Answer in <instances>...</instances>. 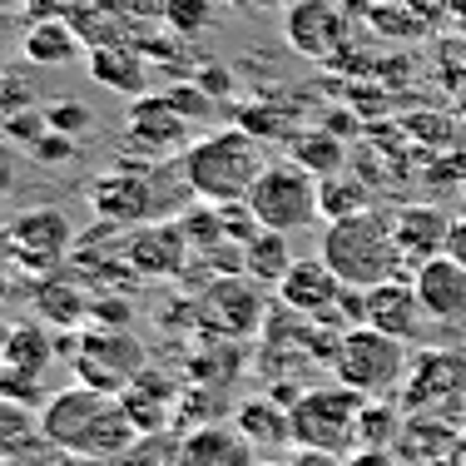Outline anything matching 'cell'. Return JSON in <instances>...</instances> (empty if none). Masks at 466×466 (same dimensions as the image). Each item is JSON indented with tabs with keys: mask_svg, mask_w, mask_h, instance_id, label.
<instances>
[{
	"mask_svg": "<svg viewBox=\"0 0 466 466\" xmlns=\"http://www.w3.org/2000/svg\"><path fill=\"white\" fill-rule=\"evenodd\" d=\"M451 412H457V417H461V421H466V392H461V397H457V407H451Z\"/></svg>",
	"mask_w": 466,
	"mask_h": 466,
	"instance_id": "obj_45",
	"label": "cell"
},
{
	"mask_svg": "<svg viewBox=\"0 0 466 466\" xmlns=\"http://www.w3.org/2000/svg\"><path fill=\"white\" fill-rule=\"evenodd\" d=\"M248 208L258 214V224L273 228V233H298V228L323 218V208H318V179L293 159H273L268 169L258 174V184H253V194H248Z\"/></svg>",
	"mask_w": 466,
	"mask_h": 466,
	"instance_id": "obj_7",
	"label": "cell"
},
{
	"mask_svg": "<svg viewBox=\"0 0 466 466\" xmlns=\"http://www.w3.org/2000/svg\"><path fill=\"white\" fill-rule=\"evenodd\" d=\"M40 427H46V441L55 451L90 466L119 461L139 441V427L125 412V402L115 392H99V387H85V382L55 392L40 407Z\"/></svg>",
	"mask_w": 466,
	"mask_h": 466,
	"instance_id": "obj_1",
	"label": "cell"
},
{
	"mask_svg": "<svg viewBox=\"0 0 466 466\" xmlns=\"http://www.w3.org/2000/svg\"><path fill=\"white\" fill-rule=\"evenodd\" d=\"M40 135H50V119H46V109H20V115H5V139L10 144H35Z\"/></svg>",
	"mask_w": 466,
	"mask_h": 466,
	"instance_id": "obj_36",
	"label": "cell"
},
{
	"mask_svg": "<svg viewBox=\"0 0 466 466\" xmlns=\"http://www.w3.org/2000/svg\"><path fill=\"white\" fill-rule=\"evenodd\" d=\"M179 397L184 392H179V382H174V377L144 368L135 382L119 392V402H125V412L135 417L139 437H154V431H164L174 417H179Z\"/></svg>",
	"mask_w": 466,
	"mask_h": 466,
	"instance_id": "obj_19",
	"label": "cell"
},
{
	"mask_svg": "<svg viewBox=\"0 0 466 466\" xmlns=\"http://www.w3.org/2000/svg\"><path fill=\"white\" fill-rule=\"evenodd\" d=\"M461 194H466V184H461Z\"/></svg>",
	"mask_w": 466,
	"mask_h": 466,
	"instance_id": "obj_48",
	"label": "cell"
},
{
	"mask_svg": "<svg viewBox=\"0 0 466 466\" xmlns=\"http://www.w3.org/2000/svg\"><path fill=\"white\" fill-rule=\"evenodd\" d=\"M125 263L139 279H184L194 263V243L179 218H154L125 233Z\"/></svg>",
	"mask_w": 466,
	"mask_h": 466,
	"instance_id": "obj_12",
	"label": "cell"
},
{
	"mask_svg": "<svg viewBox=\"0 0 466 466\" xmlns=\"http://www.w3.org/2000/svg\"><path fill=\"white\" fill-rule=\"evenodd\" d=\"M164 159H144V164H119V169L99 174L90 184V208L99 214V224H115V228H139L154 224V218H169L174 208L184 204L188 184H164Z\"/></svg>",
	"mask_w": 466,
	"mask_h": 466,
	"instance_id": "obj_4",
	"label": "cell"
},
{
	"mask_svg": "<svg viewBox=\"0 0 466 466\" xmlns=\"http://www.w3.org/2000/svg\"><path fill=\"white\" fill-rule=\"evenodd\" d=\"M30 99H35V90H30V80H20V70L0 75V119L30 109Z\"/></svg>",
	"mask_w": 466,
	"mask_h": 466,
	"instance_id": "obj_38",
	"label": "cell"
},
{
	"mask_svg": "<svg viewBox=\"0 0 466 466\" xmlns=\"http://www.w3.org/2000/svg\"><path fill=\"white\" fill-rule=\"evenodd\" d=\"M293 164H303L313 179H332L348 164V144L332 129H308V135H293Z\"/></svg>",
	"mask_w": 466,
	"mask_h": 466,
	"instance_id": "obj_29",
	"label": "cell"
},
{
	"mask_svg": "<svg viewBox=\"0 0 466 466\" xmlns=\"http://www.w3.org/2000/svg\"><path fill=\"white\" fill-rule=\"evenodd\" d=\"M258 466H288V461H258Z\"/></svg>",
	"mask_w": 466,
	"mask_h": 466,
	"instance_id": "obj_47",
	"label": "cell"
},
{
	"mask_svg": "<svg viewBox=\"0 0 466 466\" xmlns=\"http://www.w3.org/2000/svg\"><path fill=\"white\" fill-rule=\"evenodd\" d=\"M288 466H348V457H332V451H303L298 447V457Z\"/></svg>",
	"mask_w": 466,
	"mask_h": 466,
	"instance_id": "obj_42",
	"label": "cell"
},
{
	"mask_svg": "<svg viewBox=\"0 0 466 466\" xmlns=\"http://www.w3.org/2000/svg\"><path fill=\"white\" fill-rule=\"evenodd\" d=\"M268 164H273L268 144L258 135H248L243 125L198 135L179 154V174H184L188 194L204 198V204H238V198H248Z\"/></svg>",
	"mask_w": 466,
	"mask_h": 466,
	"instance_id": "obj_2",
	"label": "cell"
},
{
	"mask_svg": "<svg viewBox=\"0 0 466 466\" xmlns=\"http://www.w3.org/2000/svg\"><path fill=\"white\" fill-rule=\"evenodd\" d=\"M30 298H35V313L46 318V323H60V328L90 318V303H95V298L85 293L80 273H70V268L40 273V283H35V293H30Z\"/></svg>",
	"mask_w": 466,
	"mask_h": 466,
	"instance_id": "obj_23",
	"label": "cell"
},
{
	"mask_svg": "<svg viewBox=\"0 0 466 466\" xmlns=\"http://www.w3.org/2000/svg\"><path fill=\"white\" fill-rule=\"evenodd\" d=\"M273 293H279V303L288 308V313H303L308 323H328V328L348 332V323H342V313H338L342 279L328 268L323 258H298L293 268L283 273V283L273 288Z\"/></svg>",
	"mask_w": 466,
	"mask_h": 466,
	"instance_id": "obj_14",
	"label": "cell"
},
{
	"mask_svg": "<svg viewBox=\"0 0 466 466\" xmlns=\"http://www.w3.org/2000/svg\"><path fill=\"white\" fill-rule=\"evenodd\" d=\"M159 20L179 40H198L218 20V5L214 0H159Z\"/></svg>",
	"mask_w": 466,
	"mask_h": 466,
	"instance_id": "obj_32",
	"label": "cell"
},
{
	"mask_svg": "<svg viewBox=\"0 0 466 466\" xmlns=\"http://www.w3.org/2000/svg\"><path fill=\"white\" fill-rule=\"evenodd\" d=\"M15 184H20V164H15V154H10V144L0 139V198L15 194Z\"/></svg>",
	"mask_w": 466,
	"mask_h": 466,
	"instance_id": "obj_40",
	"label": "cell"
},
{
	"mask_svg": "<svg viewBox=\"0 0 466 466\" xmlns=\"http://www.w3.org/2000/svg\"><path fill=\"white\" fill-rule=\"evenodd\" d=\"M318 208H323L328 224H338V218H352L362 208H372V194L352 174H332V179H318Z\"/></svg>",
	"mask_w": 466,
	"mask_h": 466,
	"instance_id": "obj_30",
	"label": "cell"
},
{
	"mask_svg": "<svg viewBox=\"0 0 466 466\" xmlns=\"http://www.w3.org/2000/svg\"><path fill=\"white\" fill-rule=\"evenodd\" d=\"M5 298H10V268L0 263V308H5Z\"/></svg>",
	"mask_w": 466,
	"mask_h": 466,
	"instance_id": "obj_43",
	"label": "cell"
},
{
	"mask_svg": "<svg viewBox=\"0 0 466 466\" xmlns=\"http://www.w3.org/2000/svg\"><path fill=\"white\" fill-rule=\"evenodd\" d=\"M283 35L288 46L308 60H332L342 50V35H348V20L332 0H298L288 5V20H283Z\"/></svg>",
	"mask_w": 466,
	"mask_h": 466,
	"instance_id": "obj_15",
	"label": "cell"
},
{
	"mask_svg": "<svg viewBox=\"0 0 466 466\" xmlns=\"http://www.w3.org/2000/svg\"><path fill=\"white\" fill-rule=\"evenodd\" d=\"M402 129L412 139H427V149H437V144H451V135H457V115H441V109H417V115L402 119Z\"/></svg>",
	"mask_w": 466,
	"mask_h": 466,
	"instance_id": "obj_33",
	"label": "cell"
},
{
	"mask_svg": "<svg viewBox=\"0 0 466 466\" xmlns=\"http://www.w3.org/2000/svg\"><path fill=\"white\" fill-rule=\"evenodd\" d=\"M466 447L461 431H451L447 417L437 412H417L407 417L402 437H397V451H402L412 466H441V461H457V451Z\"/></svg>",
	"mask_w": 466,
	"mask_h": 466,
	"instance_id": "obj_20",
	"label": "cell"
},
{
	"mask_svg": "<svg viewBox=\"0 0 466 466\" xmlns=\"http://www.w3.org/2000/svg\"><path fill=\"white\" fill-rule=\"evenodd\" d=\"M55 352H60V342L46 332V323H10L5 342H0V362L25 372V377H40V382H46Z\"/></svg>",
	"mask_w": 466,
	"mask_h": 466,
	"instance_id": "obj_26",
	"label": "cell"
},
{
	"mask_svg": "<svg viewBox=\"0 0 466 466\" xmlns=\"http://www.w3.org/2000/svg\"><path fill=\"white\" fill-rule=\"evenodd\" d=\"M70 362L85 387H99V392H115V397L149 368L144 362V342L129 328H95V323L75 338Z\"/></svg>",
	"mask_w": 466,
	"mask_h": 466,
	"instance_id": "obj_8",
	"label": "cell"
},
{
	"mask_svg": "<svg viewBox=\"0 0 466 466\" xmlns=\"http://www.w3.org/2000/svg\"><path fill=\"white\" fill-rule=\"evenodd\" d=\"M293 248H288V233H273V228H263V233H253L248 243H243V273L248 279H258L263 288H279L283 283V273L293 268Z\"/></svg>",
	"mask_w": 466,
	"mask_h": 466,
	"instance_id": "obj_28",
	"label": "cell"
},
{
	"mask_svg": "<svg viewBox=\"0 0 466 466\" xmlns=\"http://www.w3.org/2000/svg\"><path fill=\"white\" fill-rule=\"evenodd\" d=\"M263 308H268L263 283L248 279V273H228V279L204 283L194 313H198V323H208L224 338H253L263 328Z\"/></svg>",
	"mask_w": 466,
	"mask_h": 466,
	"instance_id": "obj_10",
	"label": "cell"
},
{
	"mask_svg": "<svg viewBox=\"0 0 466 466\" xmlns=\"http://www.w3.org/2000/svg\"><path fill=\"white\" fill-rule=\"evenodd\" d=\"M318 258L338 273L342 288H362V293L407 273L402 248H397V233H392V218H387L382 208H362V214H352V218L328 224Z\"/></svg>",
	"mask_w": 466,
	"mask_h": 466,
	"instance_id": "obj_3",
	"label": "cell"
},
{
	"mask_svg": "<svg viewBox=\"0 0 466 466\" xmlns=\"http://www.w3.org/2000/svg\"><path fill=\"white\" fill-rule=\"evenodd\" d=\"M46 441V427H40V407L15 402V397H0V461H20L35 457Z\"/></svg>",
	"mask_w": 466,
	"mask_h": 466,
	"instance_id": "obj_27",
	"label": "cell"
},
{
	"mask_svg": "<svg viewBox=\"0 0 466 466\" xmlns=\"http://www.w3.org/2000/svg\"><path fill=\"white\" fill-rule=\"evenodd\" d=\"M80 30L70 25V20H35V25H25V35H20V55H25V65H35V70H55V65H70L80 60Z\"/></svg>",
	"mask_w": 466,
	"mask_h": 466,
	"instance_id": "obj_25",
	"label": "cell"
},
{
	"mask_svg": "<svg viewBox=\"0 0 466 466\" xmlns=\"http://www.w3.org/2000/svg\"><path fill=\"white\" fill-rule=\"evenodd\" d=\"M466 392V348H421L402 382V412H441Z\"/></svg>",
	"mask_w": 466,
	"mask_h": 466,
	"instance_id": "obj_9",
	"label": "cell"
},
{
	"mask_svg": "<svg viewBox=\"0 0 466 466\" xmlns=\"http://www.w3.org/2000/svg\"><path fill=\"white\" fill-rule=\"evenodd\" d=\"M348 466H412V461H407L397 447H358L348 457Z\"/></svg>",
	"mask_w": 466,
	"mask_h": 466,
	"instance_id": "obj_39",
	"label": "cell"
},
{
	"mask_svg": "<svg viewBox=\"0 0 466 466\" xmlns=\"http://www.w3.org/2000/svg\"><path fill=\"white\" fill-rule=\"evenodd\" d=\"M188 125L194 119L184 115V105L174 95H139V99H129L125 139H129V149H139V159H169V154H184L194 144Z\"/></svg>",
	"mask_w": 466,
	"mask_h": 466,
	"instance_id": "obj_11",
	"label": "cell"
},
{
	"mask_svg": "<svg viewBox=\"0 0 466 466\" xmlns=\"http://www.w3.org/2000/svg\"><path fill=\"white\" fill-rule=\"evenodd\" d=\"M184 466H258V451L238 427L208 421L184 437Z\"/></svg>",
	"mask_w": 466,
	"mask_h": 466,
	"instance_id": "obj_21",
	"label": "cell"
},
{
	"mask_svg": "<svg viewBox=\"0 0 466 466\" xmlns=\"http://www.w3.org/2000/svg\"><path fill=\"white\" fill-rule=\"evenodd\" d=\"M362 407H368V397L352 392V387H342V382L303 392L293 407H288V417H293V447L352 457V451L362 447V437H358Z\"/></svg>",
	"mask_w": 466,
	"mask_h": 466,
	"instance_id": "obj_5",
	"label": "cell"
},
{
	"mask_svg": "<svg viewBox=\"0 0 466 466\" xmlns=\"http://www.w3.org/2000/svg\"><path fill=\"white\" fill-rule=\"evenodd\" d=\"M30 154H35L40 164H70L75 154H80V139H70V135H40L35 144H30Z\"/></svg>",
	"mask_w": 466,
	"mask_h": 466,
	"instance_id": "obj_37",
	"label": "cell"
},
{
	"mask_svg": "<svg viewBox=\"0 0 466 466\" xmlns=\"http://www.w3.org/2000/svg\"><path fill=\"white\" fill-rule=\"evenodd\" d=\"M457 119H466V85L457 90Z\"/></svg>",
	"mask_w": 466,
	"mask_h": 466,
	"instance_id": "obj_44",
	"label": "cell"
},
{
	"mask_svg": "<svg viewBox=\"0 0 466 466\" xmlns=\"http://www.w3.org/2000/svg\"><path fill=\"white\" fill-rule=\"evenodd\" d=\"M407 372H412V348L377 328H348L342 332V348H338V362H332V377L342 387L362 397H392L402 392Z\"/></svg>",
	"mask_w": 466,
	"mask_h": 466,
	"instance_id": "obj_6",
	"label": "cell"
},
{
	"mask_svg": "<svg viewBox=\"0 0 466 466\" xmlns=\"http://www.w3.org/2000/svg\"><path fill=\"white\" fill-rule=\"evenodd\" d=\"M457 466H466V447H461V451H457Z\"/></svg>",
	"mask_w": 466,
	"mask_h": 466,
	"instance_id": "obj_46",
	"label": "cell"
},
{
	"mask_svg": "<svg viewBox=\"0 0 466 466\" xmlns=\"http://www.w3.org/2000/svg\"><path fill=\"white\" fill-rule=\"evenodd\" d=\"M90 323L95 328H129V323H135V303H129L125 293H95Z\"/></svg>",
	"mask_w": 466,
	"mask_h": 466,
	"instance_id": "obj_35",
	"label": "cell"
},
{
	"mask_svg": "<svg viewBox=\"0 0 466 466\" xmlns=\"http://www.w3.org/2000/svg\"><path fill=\"white\" fill-rule=\"evenodd\" d=\"M392 233H397V248H402L407 273H417L427 258H441V253H447L451 214H441L437 204H407V208L392 214Z\"/></svg>",
	"mask_w": 466,
	"mask_h": 466,
	"instance_id": "obj_17",
	"label": "cell"
},
{
	"mask_svg": "<svg viewBox=\"0 0 466 466\" xmlns=\"http://www.w3.org/2000/svg\"><path fill=\"white\" fill-rule=\"evenodd\" d=\"M46 119H50L55 135H70V139L90 135V125H95V115L80 105V99H55V105H46Z\"/></svg>",
	"mask_w": 466,
	"mask_h": 466,
	"instance_id": "obj_34",
	"label": "cell"
},
{
	"mask_svg": "<svg viewBox=\"0 0 466 466\" xmlns=\"http://www.w3.org/2000/svg\"><path fill=\"white\" fill-rule=\"evenodd\" d=\"M90 80L105 85V90L115 95H149V60L139 55V46H129V40H119V46H95L90 50Z\"/></svg>",
	"mask_w": 466,
	"mask_h": 466,
	"instance_id": "obj_22",
	"label": "cell"
},
{
	"mask_svg": "<svg viewBox=\"0 0 466 466\" xmlns=\"http://www.w3.org/2000/svg\"><path fill=\"white\" fill-rule=\"evenodd\" d=\"M402 427H407V412H402V407H392L387 397H368V407H362V417H358L362 447H397Z\"/></svg>",
	"mask_w": 466,
	"mask_h": 466,
	"instance_id": "obj_31",
	"label": "cell"
},
{
	"mask_svg": "<svg viewBox=\"0 0 466 466\" xmlns=\"http://www.w3.org/2000/svg\"><path fill=\"white\" fill-rule=\"evenodd\" d=\"M412 288L431 323H466V268L457 258H427L412 273Z\"/></svg>",
	"mask_w": 466,
	"mask_h": 466,
	"instance_id": "obj_18",
	"label": "cell"
},
{
	"mask_svg": "<svg viewBox=\"0 0 466 466\" xmlns=\"http://www.w3.org/2000/svg\"><path fill=\"white\" fill-rule=\"evenodd\" d=\"M233 427L253 441V451H268V457H279L283 447H293V417H288V407L273 402V397L243 402L238 412H233Z\"/></svg>",
	"mask_w": 466,
	"mask_h": 466,
	"instance_id": "obj_24",
	"label": "cell"
},
{
	"mask_svg": "<svg viewBox=\"0 0 466 466\" xmlns=\"http://www.w3.org/2000/svg\"><path fill=\"white\" fill-rule=\"evenodd\" d=\"M447 258H457L466 268V214L451 218V233H447Z\"/></svg>",
	"mask_w": 466,
	"mask_h": 466,
	"instance_id": "obj_41",
	"label": "cell"
},
{
	"mask_svg": "<svg viewBox=\"0 0 466 466\" xmlns=\"http://www.w3.org/2000/svg\"><path fill=\"white\" fill-rule=\"evenodd\" d=\"M427 308H421V298H417V288L412 279H392V283H382V288H368V328L377 332H387V338H397V342H421V332H427Z\"/></svg>",
	"mask_w": 466,
	"mask_h": 466,
	"instance_id": "obj_16",
	"label": "cell"
},
{
	"mask_svg": "<svg viewBox=\"0 0 466 466\" xmlns=\"http://www.w3.org/2000/svg\"><path fill=\"white\" fill-rule=\"evenodd\" d=\"M10 248H15V263L20 268H35V273H55L60 258L75 248V228L65 218V208H25L20 218H10Z\"/></svg>",
	"mask_w": 466,
	"mask_h": 466,
	"instance_id": "obj_13",
	"label": "cell"
}]
</instances>
